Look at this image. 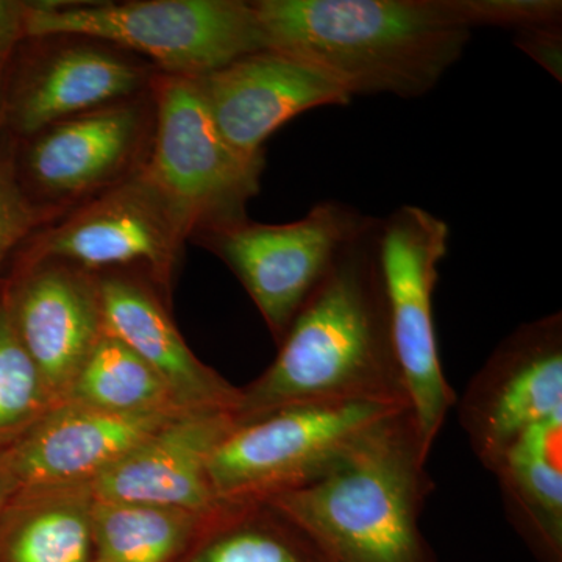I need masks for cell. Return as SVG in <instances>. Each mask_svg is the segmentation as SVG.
Listing matches in <instances>:
<instances>
[{"instance_id": "52a82bcc", "label": "cell", "mask_w": 562, "mask_h": 562, "mask_svg": "<svg viewBox=\"0 0 562 562\" xmlns=\"http://www.w3.org/2000/svg\"><path fill=\"white\" fill-rule=\"evenodd\" d=\"M144 171L190 233L241 220L260 192L265 160L238 154L217 131L195 80L158 72Z\"/></svg>"}, {"instance_id": "7c38bea8", "label": "cell", "mask_w": 562, "mask_h": 562, "mask_svg": "<svg viewBox=\"0 0 562 562\" xmlns=\"http://www.w3.org/2000/svg\"><path fill=\"white\" fill-rule=\"evenodd\" d=\"M562 414V316L525 322L468 384L460 420L473 453L494 472L532 425Z\"/></svg>"}, {"instance_id": "277c9868", "label": "cell", "mask_w": 562, "mask_h": 562, "mask_svg": "<svg viewBox=\"0 0 562 562\" xmlns=\"http://www.w3.org/2000/svg\"><path fill=\"white\" fill-rule=\"evenodd\" d=\"M80 36L198 80L266 49L254 3L243 0L31 2L24 40Z\"/></svg>"}, {"instance_id": "30bf717a", "label": "cell", "mask_w": 562, "mask_h": 562, "mask_svg": "<svg viewBox=\"0 0 562 562\" xmlns=\"http://www.w3.org/2000/svg\"><path fill=\"white\" fill-rule=\"evenodd\" d=\"M151 133L149 92L16 140L18 177L29 199L55 221L138 171Z\"/></svg>"}, {"instance_id": "ac0fdd59", "label": "cell", "mask_w": 562, "mask_h": 562, "mask_svg": "<svg viewBox=\"0 0 562 562\" xmlns=\"http://www.w3.org/2000/svg\"><path fill=\"white\" fill-rule=\"evenodd\" d=\"M506 514L541 562H562V414L522 432L492 472Z\"/></svg>"}, {"instance_id": "6da1fadb", "label": "cell", "mask_w": 562, "mask_h": 562, "mask_svg": "<svg viewBox=\"0 0 562 562\" xmlns=\"http://www.w3.org/2000/svg\"><path fill=\"white\" fill-rule=\"evenodd\" d=\"M376 228L372 217L294 317L272 364L243 387L236 424L310 403L409 406L392 349Z\"/></svg>"}, {"instance_id": "83f0119b", "label": "cell", "mask_w": 562, "mask_h": 562, "mask_svg": "<svg viewBox=\"0 0 562 562\" xmlns=\"http://www.w3.org/2000/svg\"><path fill=\"white\" fill-rule=\"evenodd\" d=\"M14 494H16V484H14L9 465H7L2 450H0V513H2V509L5 508L7 503L10 502Z\"/></svg>"}, {"instance_id": "f1b7e54d", "label": "cell", "mask_w": 562, "mask_h": 562, "mask_svg": "<svg viewBox=\"0 0 562 562\" xmlns=\"http://www.w3.org/2000/svg\"><path fill=\"white\" fill-rule=\"evenodd\" d=\"M18 44H0V133L3 132V88H5L7 70Z\"/></svg>"}, {"instance_id": "7a4b0ae2", "label": "cell", "mask_w": 562, "mask_h": 562, "mask_svg": "<svg viewBox=\"0 0 562 562\" xmlns=\"http://www.w3.org/2000/svg\"><path fill=\"white\" fill-rule=\"evenodd\" d=\"M266 49L294 55L350 98H420L471 41L442 0H258Z\"/></svg>"}, {"instance_id": "e0dca14e", "label": "cell", "mask_w": 562, "mask_h": 562, "mask_svg": "<svg viewBox=\"0 0 562 562\" xmlns=\"http://www.w3.org/2000/svg\"><path fill=\"white\" fill-rule=\"evenodd\" d=\"M95 281L103 333L149 364L181 409L235 413L241 390L192 353L146 283L125 272L99 273Z\"/></svg>"}, {"instance_id": "603a6c76", "label": "cell", "mask_w": 562, "mask_h": 562, "mask_svg": "<svg viewBox=\"0 0 562 562\" xmlns=\"http://www.w3.org/2000/svg\"><path fill=\"white\" fill-rule=\"evenodd\" d=\"M54 406L57 403L11 321L0 280V450L18 441Z\"/></svg>"}, {"instance_id": "d6986e66", "label": "cell", "mask_w": 562, "mask_h": 562, "mask_svg": "<svg viewBox=\"0 0 562 562\" xmlns=\"http://www.w3.org/2000/svg\"><path fill=\"white\" fill-rule=\"evenodd\" d=\"M90 484L20 490L0 513V562H92Z\"/></svg>"}, {"instance_id": "5b68a950", "label": "cell", "mask_w": 562, "mask_h": 562, "mask_svg": "<svg viewBox=\"0 0 562 562\" xmlns=\"http://www.w3.org/2000/svg\"><path fill=\"white\" fill-rule=\"evenodd\" d=\"M409 406L373 402L288 406L236 424L211 454L217 503H262L330 471L392 414Z\"/></svg>"}, {"instance_id": "484cf974", "label": "cell", "mask_w": 562, "mask_h": 562, "mask_svg": "<svg viewBox=\"0 0 562 562\" xmlns=\"http://www.w3.org/2000/svg\"><path fill=\"white\" fill-rule=\"evenodd\" d=\"M514 44L538 63L553 79L562 81L561 24L530 25L516 31Z\"/></svg>"}, {"instance_id": "8fae6325", "label": "cell", "mask_w": 562, "mask_h": 562, "mask_svg": "<svg viewBox=\"0 0 562 562\" xmlns=\"http://www.w3.org/2000/svg\"><path fill=\"white\" fill-rule=\"evenodd\" d=\"M158 70L101 41L50 36L18 44L3 88V131L27 139L57 122L149 94Z\"/></svg>"}, {"instance_id": "5bb4252c", "label": "cell", "mask_w": 562, "mask_h": 562, "mask_svg": "<svg viewBox=\"0 0 562 562\" xmlns=\"http://www.w3.org/2000/svg\"><path fill=\"white\" fill-rule=\"evenodd\" d=\"M195 83L217 131L250 160H265L266 140L299 114L351 101L316 66L272 49L244 55Z\"/></svg>"}, {"instance_id": "ffe728a7", "label": "cell", "mask_w": 562, "mask_h": 562, "mask_svg": "<svg viewBox=\"0 0 562 562\" xmlns=\"http://www.w3.org/2000/svg\"><path fill=\"white\" fill-rule=\"evenodd\" d=\"M179 562H324L268 503H220Z\"/></svg>"}, {"instance_id": "2e32d148", "label": "cell", "mask_w": 562, "mask_h": 562, "mask_svg": "<svg viewBox=\"0 0 562 562\" xmlns=\"http://www.w3.org/2000/svg\"><path fill=\"white\" fill-rule=\"evenodd\" d=\"M235 425L231 412L180 414L92 480V495L103 502L213 512L220 503L210 486V458Z\"/></svg>"}, {"instance_id": "d4e9b609", "label": "cell", "mask_w": 562, "mask_h": 562, "mask_svg": "<svg viewBox=\"0 0 562 562\" xmlns=\"http://www.w3.org/2000/svg\"><path fill=\"white\" fill-rule=\"evenodd\" d=\"M454 27H506L514 32L530 25L561 24L560 0H442Z\"/></svg>"}, {"instance_id": "44dd1931", "label": "cell", "mask_w": 562, "mask_h": 562, "mask_svg": "<svg viewBox=\"0 0 562 562\" xmlns=\"http://www.w3.org/2000/svg\"><path fill=\"white\" fill-rule=\"evenodd\" d=\"M210 513L94 498L92 562H179Z\"/></svg>"}, {"instance_id": "cb8c5ba5", "label": "cell", "mask_w": 562, "mask_h": 562, "mask_svg": "<svg viewBox=\"0 0 562 562\" xmlns=\"http://www.w3.org/2000/svg\"><path fill=\"white\" fill-rule=\"evenodd\" d=\"M54 221L29 199L16 171V139L0 133V280L11 258L43 225Z\"/></svg>"}, {"instance_id": "ba28073f", "label": "cell", "mask_w": 562, "mask_h": 562, "mask_svg": "<svg viewBox=\"0 0 562 562\" xmlns=\"http://www.w3.org/2000/svg\"><path fill=\"white\" fill-rule=\"evenodd\" d=\"M371 220L344 203L322 202L290 224H260L244 216L205 228L191 239L238 277L279 344Z\"/></svg>"}, {"instance_id": "8992f818", "label": "cell", "mask_w": 562, "mask_h": 562, "mask_svg": "<svg viewBox=\"0 0 562 562\" xmlns=\"http://www.w3.org/2000/svg\"><path fill=\"white\" fill-rule=\"evenodd\" d=\"M449 238L446 221L414 205L392 211L379 220L376 228L392 349L428 457L457 403L443 373L432 314L439 265L449 250Z\"/></svg>"}, {"instance_id": "7402d4cb", "label": "cell", "mask_w": 562, "mask_h": 562, "mask_svg": "<svg viewBox=\"0 0 562 562\" xmlns=\"http://www.w3.org/2000/svg\"><path fill=\"white\" fill-rule=\"evenodd\" d=\"M66 401L113 413H188L149 364L105 333L81 366Z\"/></svg>"}, {"instance_id": "3957f363", "label": "cell", "mask_w": 562, "mask_h": 562, "mask_svg": "<svg viewBox=\"0 0 562 562\" xmlns=\"http://www.w3.org/2000/svg\"><path fill=\"white\" fill-rule=\"evenodd\" d=\"M412 409L392 414L313 482L262 502L324 562H436L420 530L432 491Z\"/></svg>"}, {"instance_id": "9a60e30c", "label": "cell", "mask_w": 562, "mask_h": 562, "mask_svg": "<svg viewBox=\"0 0 562 562\" xmlns=\"http://www.w3.org/2000/svg\"><path fill=\"white\" fill-rule=\"evenodd\" d=\"M180 414L113 413L65 401L2 454L16 491L90 484Z\"/></svg>"}, {"instance_id": "4fadbf2b", "label": "cell", "mask_w": 562, "mask_h": 562, "mask_svg": "<svg viewBox=\"0 0 562 562\" xmlns=\"http://www.w3.org/2000/svg\"><path fill=\"white\" fill-rule=\"evenodd\" d=\"M2 284L22 346L58 405L103 336L95 276L61 262L10 261Z\"/></svg>"}, {"instance_id": "9c48e42d", "label": "cell", "mask_w": 562, "mask_h": 562, "mask_svg": "<svg viewBox=\"0 0 562 562\" xmlns=\"http://www.w3.org/2000/svg\"><path fill=\"white\" fill-rule=\"evenodd\" d=\"M190 233L144 165L33 233L11 261H55L99 276L128 269L168 288Z\"/></svg>"}, {"instance_id": "4316f807", "label": "cell", "mask_w": 562, "mask_h": 562, "mask_svg": "<svg viewBox=\"0 0 562 562\" xmlns=\"http://www.w3.org/2000/svg\"><path fill=\"white\" fill-rule=\"evenodd\" d=\"M29 5L31 2L0 0V44H18L24 41Z\"/></svg>"}]
</instances>
